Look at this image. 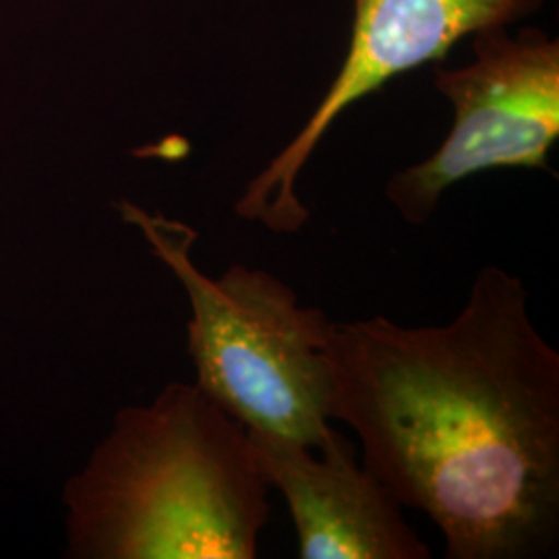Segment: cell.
Instances as JSON below:
<instances>
[{"label": "cell", "mask_w": 559, "mask_h": 559, "mask_svg": "<svg viewBox=\"0 0 559 559\" xmlns=\"http://www.w3.org/2000/svg\"><path fill=\"white\" fill-rule=\"evenodd\" d=\"M325 360L330 419L350 425L362 466L440 528L445 558L556 556L559 353L520 276L480 267L443 325L332 321Z\"/></svg>", "instance_id": "1"}, {"label": "cell", "mask_w": 559, "mask_h": 559, "mask_svg": "<svg viewBox=\"0 0 559 559\" xmlns=\"http://www.w3.org/2000/svg\"><path fill=\"white\" fill-rule=\"evenodd\" d=\"M249 431L198 385L122 408L67 485L78 558L255 559L270 522Z\"/></svg>", "instance_id": "2"}, {"label": "cell", "mask_w": 559, "mask_h": 559, "mask_svg": "<svg viewBox=\"0 0 559 559\" xmlns=\"http://www.w3.org/2000/svg\"><path fill=\"white\" fill-rule=\"evenodd\" d=\"M122 221L138 226L154 255L179 278L189 302V355L198 388L249 431L320 450L330 425L328 316L300 305L278 276L230 265L210 278L193 263L198 230L122 201Z\"/></svg>", "instance_id": "3"}, {"label": "cell", "mask_w": 559, "mask_h": 559, "mask_svg": "<svg viewBox=\"0 0 559 559\" xmlns=\"http://www.w3.org/2000/svg\"><path fill=\"white\" fill-rule=\"evenodd\" d=\"M471 64L438 62L433 85L454 110L452 129L425 160L399 170L385 198L411 226L431 221L441 195L501 168L551 173L559 140V41L540 29L489 27L473 34Z\"/></svg>", "instance_id": "4"}, {"label": "cell", "mask_w": 559, "mask_h": 559, "mask_svg": "<svg viewBox=\"0 0 559 559\" xmlns=\"http://www.w3.org/2000/svg\"><path fill=\"white\" fill-rule=\"evenodd\" d=\"M543 0H353V27L338 75L293 141L235 203L237 216L276 235L309 221L297 182L330 127L357 102L423 64L443 62L460 40L508 27L539 11Z\"/></svg>", "instance_id": "5"}, {"label": "cell", "mask_w": 559, "mask_h": 559, "mask_svg": "<svg viewBox=\"0 0 559 559\" xmlns=\"http://www.w3.org/2000/svg\"><path fill=\"white\" fill-rule=\"evenodd\" d=\"M249 441L267 487L288 503L299 558H431L402 516L404 506L369 468L357 466L340 433L320 450L260 431H249Z\"/></svg>", "instance_id": "6"}]
</instances>
